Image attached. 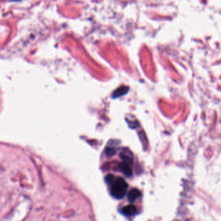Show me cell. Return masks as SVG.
Masks as SVG:
<instances>
[{
    "instance_id": "5b68a950",
    "label": "cell",
    "mask_w": 221,
    "mask_h": 221,
    "mask_svg": "<svg viewBox=\"0 0 221 221\" xmlns=\"http://www.w3.org/2000/svg\"><path fill=\"white\" fill-rule=\"evenodd\" d=\"M120 170L121 171L123 174H125L127 176H130L132 175V171L131 168L129 166V164H127V163L123 162L120 165Z\"/></svg>"
},
{
    "instance_id": "8992f818",
    "label": "cell",
    "mask_w": 221,
    "mask_h": 221,
    "mask_svg": "<svg viewBox=\"0 0 221 221\" xmlns=\"http://www.w3.org/2000/svg\"><path fill=\"white\" fill-rule=\"evenodd\" d=\"M129 89V88L128 87H125V86L118 88L114 92V93L112 95L113 98H117V97H121V96H124L125 94H126L128 92Z\"/></svg>"
},
{
    "instance_id": "6da1fadb",
    "label": "cell",
    "mask_w": 221,
    "mask_h": 221,
    "mask_svg": "<svg viewBox=\"0 0 221 221\" xmlns=\"http://www.w3.org/2000/svg\"><path fill=\"white\" fill-rule=\"evenodd\" d=\"M128 184L123 178H120L115 180L111 189V194L116 199H122L127 193Z\"/></svg>"
},
{
    "instance_id": "3957f363",
    "label": "cell",
    "mask_w": 221,
    "mask_h": 221,
    "mask_svg": "<svg viewBox=\"0 0 221 221\" xmlns=\"http://www.w3.org/2000/svg\"><path fill=\"white\" fill-rule=\"evenodd\" d=\"M141 196V192L137 189H133L128 194V201L129 202H134L137 198Z\"/></svg>"
},
{
    "instance_id": "7a4b0ae2",
    "label": "cell",
    "mask_w": 221,
    "mask_h": 221,
    "mask_svg": "<svg viewBox=\"0 0 221 221\" xmlns=\"http://www.w3.org/2000/svg\"><path fill=\"white\" fill-rule=\"evenodd\" d=\"M121 212L125 216L131 217L136 213L137 208L133 205H129V206H125L122 209Z\"/></svg>"
},
{
    "instance_id": "277c9868",
    "label": "cell",
    "mask_w": 221,
    "mask_h": 221,
    "mask_svg": "<svg viewBox=\"0 0 221 221\" xmlns=\"http://www.w3.org/2000/svg\"><path fill=\"white\" fill-rule=\"evenodd\" d=\"M121 158L123 159L124 162L127 163L128 164L132 163V155L127 150H123V152L121 153Z\"/></svg>"
},
{
    "instance_id": "52a82bcc",
    "label": "cell",
    "mask_w": 221,
    "mask_h": 221,
    "mask_svg": "<svg viewBox=\"0 0 221 221\" xmlns=\"http://www.w3.org/2000/svg\"><path fill=\"white\" fill-rule=\"evenodd\" d=\"M105 152H106V154L107 156H113L114 154H115L116 150H115V148H110V147L108 148V147H107L106 150H105Z\"/></svg>"
}]
</instances>
